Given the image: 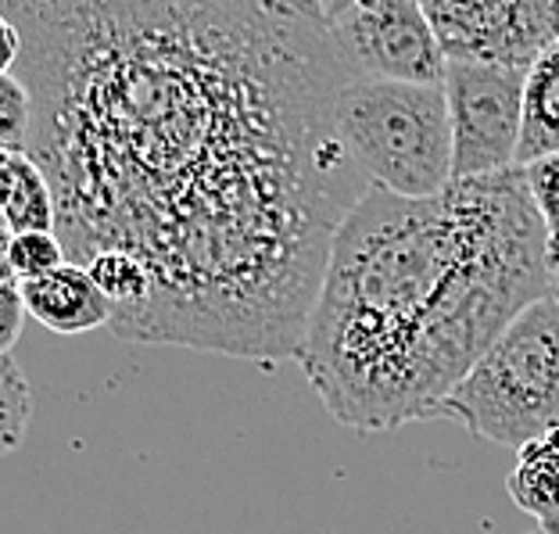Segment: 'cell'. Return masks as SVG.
<instances>
[{
  "mask_svg": "<svg viewBox=\"0 0 559 534\" xmlns=\"http://www.w3.org/2000/svg\"><path fill=\"white\" fill-rule=\"evenodd\" d=\"M0 8L69 262L130 251L151 273L119 341L298 359L334 234L370 190L337 133L352 72L330 33L255 0Z\"/></svg>",
  "mask_w": 559,
  "mask_h": 534,
  "instance_id": "6da1fadb",
  "label": "cell"
},
{
  "mask_svg": "<svg viewBox=\"0 0 559 534\" xmlns=\"http://www.w3.org/2000/svg\"><path fill=\"white\" fill-rule=\"evenodd\" d=\"M552 273L524 165L435 198L370 187L337 226L295 363L359 435L438 419L502 330L552 295Z\"/></svg>",
  "mask_w": 559,
  "mask_h": 534,
  "instance_id": "7a4b0ae2",
  "label": "cell"
},
{
  "mask_svg": "<svg viewBox=\"0 0 559 534\" xmlns=\"http://www.w3.org/2000/svg\"><path fill=\"white\" fill-rule=\"evenodd\" d=\"M337 133L362 180L388 194L435 198L455 180L444 83L352 75L337 97Z\"/></svg>",
  "mask_w": 559,
  "mask_h": 534,
  "instance_id": "3957f363",
  "label": "cell"
},
{
  "mask_svg": "<svg viewBox=\"0 0 559 534\" xmlns=\"http://www.w3.org/2000/svg\"><path fill=\"white\" fill-rule=\"evenodd\" d=\"M438 419L510 449L559 427V295L527 305L502 330L444 399Z\"/></svg>",
  "mask_w": 559,
  "mask_h": 534,
  "instance_id": "277c9868",
  "label": "cell"
},
{
  "mask_svg": "<svg viewBox=\"0 0 559 534\" xmlns=\"http://www.w3.org/2000/svg\"><path fill=\"white\" fill-rule=\"evenodd\" d=\"M524 69L449 61L444 94L452 111L455 180H477L520 165L524 133Z\"/></svg>",
  "mask_w": 559,
  "mask_h": 534,
  "instance_id": "5b68a950",
  "label": "cell"
},
{
  "mask_svg": "<svg viewBox=\"0 0 559 534\" xmlns=\"http://www.w3.org/2000/svg\"><path fill=\"white\" fill-rule=\"evenodd\" d=\"M449 61L531 69L559 44V0H416Z\"/></svg>",
  "mask_w": 559,
  "mask_h": 534,
  "instance_id": "8992f818",
  "label": "cell"
},
{
  "mask_svg": "<svg viewBox=\"0 0 559 534\" xmlns=\"http://www.w3.org/2000/svg\"><path fill=\"white\" fill-rule=\"evenodd\" d=\"M330 44L352 75L391 83H444L449 58L416 0H355L330 22Z\"/></svg>",
  "mask_w": 559,
  "mask_h": 534,
  "instance_id": "52a82bcc",
  "label": "cell"
},
{
  "mask_svg": "<svg viewBox=\"0 0 559 534\" xmlns=\"http://www.w3.org/2000/svg\"><path fill=\"white\" fill-rule=\"evenodd\" d=\"M22 295L36 323L66 337L111 327V316H116L105 290L94 284L91 270L80 262H66L55 273L29 280V284H22Z\"/></svg>",
  "mask_w": 559,
  "mask_h": 534,
  "instance_id": "ba28073f",
  "label": "cell"
},
{
  "mask_svg": "<svg viewBox=\"0 0 559 534\" xmlns=\"http://www.w3.org/2000/svg\"><path fill=\"white\" fill-rule=\"evenodd\" d=\"M506 491L520 510L538 520V527L559 534V427L520 444Z\"/></svg>",
  "mask_w": 559,
  "mask_h": 534,
  "instance_id": "9c48e42d",
  "label": "cell"
},
{
  "mask_svg": "<svg viewBox=\"0 0 559 534\" xmlns=\"http://www.w3.org/2000/svg\"><path fill=\"white\" fill-rule=\"evenodd\" d=\"M0 176H4V234H58L55 187H50L40 162L25 155V151H4L0 155Z\"/></svg>",
  "mask_w": 559,
  "mask_h": 534,
  "instance_id": "30bf717a",
  "label": "cell"
},
{
  "mask_svg": "<svg viewBox=\"0 0 559 534\" xmlns=\"http://www.w3.org/2000/svg\"><path fill=\"white\" fill-rule=\"evenodd\" d=\"M559 155V44L527 69L524 83V133H520V165Z\"/></svg>",
  "mask_w": 559,
  "mask_h": 534,
  "instance_id": "8fae6325",
  "label": "cell"
},
{
  "mask_svg": "<svg viewBox=\"0 0 559 534\" xmlns=\"http://www.w3.org/2000/svg\"><path fill=\"white\" fill-rule=\"evenodd\" d=\"M66 262H69V251L61 245V237L50 230H29V234L4 237V265L22 280V284L55 273L58 265H66Z\"/></svg>",
  "mask_w": 559,
  "mask_h": 534,
  "instance_id": "7c38bea8",
  "label": "cell"
},
{
  "mask_svg": "<svg viewBox=\"0 0 559 534\" xmlns=\"http://www.w3.org/2000/svg\"><path fill=\"white\" fill-rule=\"evenodd\" d=\"M29 416H33L29 380H25L15 355L4 352V359H0V435H4L8 452L19 449L25 427H29Z\"/></svg>",
  "mask_w": 559,
  "mask_h": 534,
  "instance_id": "4fadbf2b",
  "label": "cell"
},
{
  "mask_svg": "<svg viewBox=\"0 0 559 534\" xmlns=\"http://www.w3.org/2000/svg\"><path fill=\"white\" fill-rule=\"evenodd\" d=\"M33 133V97L15 72H0V147L25 151Z\"/></svg>",
  "mask_w": 559,
  "mask_h": 534,
  "instance_id": "5bb4252c",
  "label": "cell"
},
{
  "mask_svg": "<svg viewBox=\"0 0 559 534\" xmlns=\"http://www.w3.org/2000/svg\"><path fill=\"white\" fill-rule=\"evenodd\" d=\"M524 173H527L531 198H535V209L542 215L545 240H549V259L552 265H559V155L531 162L524 165Z\"/></svg>",
  "mask_w": 559,
  "mask_h": 534,
  "instance_id": "9a60e30c",
  "label": "cell"
},
{
  "mask_svg": "<svg viewBox=\"0 0 559 534\" xmlns=\"http://www.w3.org/2000/svg\"><path fill=\"white\" fill-rule=\"evenodd\" d=\"M255 4L273 22L287 29H309V33H330V19L323 0H255Z\"/></svg>",
  "mask_w": 559,
  "mask_h": 534,
  "instance_id": "2e32d148",
  "label": "cell"
},
{
  "mask_svg": "<svg viewBox=\"0 0 559 534\" xmlns=\"http://www.w3.org/2000/svg\"><path fill=\"white\" fill-rule=\"evenodd\" d=\"M25 316H29V309H25L22 280L4 265V276H0V348L4 352L15 348Z\"/></svg>",
  "mask_w": 559,
  "mask_h": 534,
  "instance_id": "e0dca14e",
  "label": "cell"
},
{
  "mask_svg": "<svg viewBox=\"0 0 559 534\" xmlns=\"http://www.w3.org/2000/svg\"><path fill=\"white\" fill-rule=\"evenodd\" d=\"M352 4H355V0H323V8H326V19L334 22V19L341 15V11H348Z\"/></svg>",
  "mask_w": 559,
  "mask_h": 534,
  "instance_id": "ac0fdd59",
  "label": "cell"
},
{
  "mask_svg": "<svg viewBox=\"0 0 559 534\" xmlns=\"http://www.w3.org/2000/svg\"><path fill=\"white\" fill-rule=\"evenodd\" d=\"M552 295H559V265H556V273H552Z\"/></svg>",
  "mask_w": 559,
  "mask_h": 534,
  "instance_id": "d6986e66",
  "label": "cell"
},
{
  "mask_svg": "<svg viewBox=\"0 0 559 534\" xmlns=\"http://www.w3.org/2000/svg\"><path fill=\"white\" fill-rule=\"evenodd\" d=\"M524 534H556V531H545V527H535V531H524Z\"/></svg>",
  "mask_w": 559,
  "mask_h": 534,
  "instance_id": "ffe728a7",
  "label": "cell"
}]
</instances>
